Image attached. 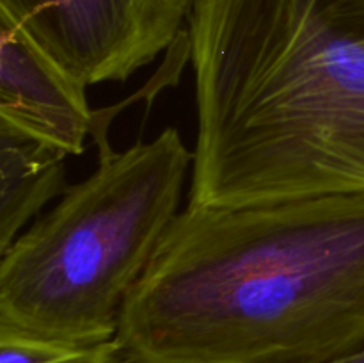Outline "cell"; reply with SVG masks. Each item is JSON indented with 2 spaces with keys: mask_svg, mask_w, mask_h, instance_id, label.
Returning a JSON list of instances; mask_svg holds the SVG:
<instances>
[{
  "mask_svg": "<svg viewBox=\"0 0 364 363\" xmlns=\"http://www.w3.org/2000/svg\"><path fill=\"white\" fill-rule=\"evenodd\" d=\"M124 363H329L364 345V192L178 214L121 313Z\"/></svg>",
  "mask_w": 364,
  "mask_h": 363,
  "instance_id": "1",
  "label": "cell"
},
{
  "mask_svg": "<svg viewBox=\"0 0 364 363\" xmlns=\"http://www.w3.org/2000/svg\"><path fill=\"white\" fill-rule=\"evenodd\" d=\"M0 363H124L116 338L64 342L0 327Z\"/></svg>",
  "mask_w": 364,
  "mask_h": 363,
  "instance_id": "7",
  "label": "cell"
},
{
  "mask_svg": "<svg viewBox=\"0 0 364 363\" xmlns=\"http://www.w3.org/2000/svg\"><path fill=\"white\" fill-rule=\"evenodd\" d=\"M191 206L364 192V0H194Z\"/></svg>",
  "mask_w": 364,
  "mask_h": 363,
  "instance_id": "2",
  "label": "cell"
},
{
  "mask_svg": "<svg viewBox=\"0 0 364 363\" xmlns=\"http://www.w3.org/2000/svg\"><path fill=\"white\" fill-rule=\"evenodd\" d=\"M329 363H364V345L361 349H358V351L341 356V358L338 359H333V362Z\"/></svg>",
  "mask_w": 364,
  "mask_h": 363,
  "instance_id": "8",
  "label": "cell"
},
{
  "mask_svg": "<svg viewBox=\"0 0 364 363\" xmlns=\"http://www.w3.org/2000/svg\"><path fill=\"white\" fill-rule=\"evenodd\" d=\"M194 0H0L23 31L85 88L124 82L183 34Z\"/></svg>",
  "mask_w": 364,
  "mask_h": 363,
  "instance_id": "4",
  "label": "cell"
},
{
  "mask_svg": "<svg viewBox=\"0 0 364 363\" xmlns=\"http://www.w3.org/2000/svg\"><path fill=\"white\" fill-rule=\"evenodd\" d=\"M85 85L0 18V125L80 155L95 127Z\"/></svg>",
  "mask_w": 364,
  "mask_h": 363,
  "instance_id": "5",
  "label": "cell"
},
{
  "mask_svg": "<svg viewBox=\"0 0 364 363\" xmlns=\"http://www.w3.org/2000/svg\"><path fill=\"white\" fill-rule=\"evenodd\" d=\"M66 153L0 125V253L28 219L66 191Z\"/></svg>",
  "mask_w": 364,
  "mask_h": 363,
  "instance_id": "6",
  "label": "cell"
},
{
  "mask_svg": "<svg viewBox=\"0 0 364 363\" xmlns=\"http://www.w3.org/2000/svg\"><path fill=\"white\" fill-rule=\"evenodd\" d=\"M192 160L173 127L102 153L91 177L0 253V327L64 342L116 338L124 302L180 214Z\"/></svg>",
  "mask_w": 364,
  "mask_h": 363,
  "instance_id": "3",
  "label": "cell"
}]
</instances>
